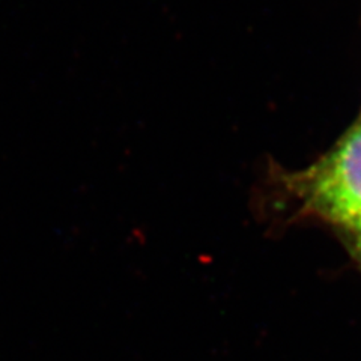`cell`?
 Instances as JSON below:
<instances>
[{
  "instance_id": "cell-1",
  "label": "cell",
  "mask_w": 361,
  "mask_h": 361,
  "mask_svg": "<svg viewBox=\"0 0 361 361\" xmlns=\"http://www.w3.org/2000/svg\"><path fill=\"white\" fill-rule=\"evenodd\" d=\"M280 180L304 209L353 232L361 223V122L318 161Z\"/></svg>"
},
{
  "instance_id": "cell-2",
  "label": "cell",
  "mask_w": 361,
  "mask_h": 361,
  "mask_svg": "<svg viewBox=\"0 0 361 361\" xmlns=\"http://www.w3.org/2000/svg\"><path fill=\"white\" fill-rule=\"evenodd\" d=\"M354 233H355V238H357V243H358V245L361 247V223L357 226V228L353 231Z\"/></svg>"
}]
</instances>
